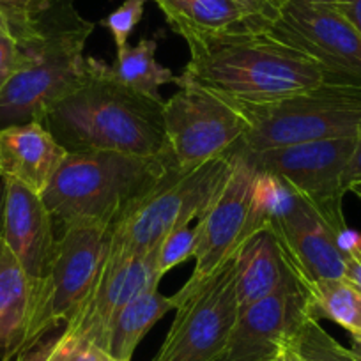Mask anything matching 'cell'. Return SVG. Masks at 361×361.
Listing matches in <instances>:
<instances>
[{"instance_id":"obj_8","label":"cell","mask_w":361,"mask_h":361,"mask_svg":"<svg viewBox=\"0 0 361 361\" xmlns=\"http://www.w3.org/2000/svg\"><path fill=\"white\" fill-rule=\"evenodd\" d=\"M177 92L165 102L166 152L177 172H190L243 145L246 121L224 96L185 73L176 78Z\"/></svg>"},{"instance_id":"obj_31","label":"cell","mask_w":361,"mask_h":361,"mask_svg":"<svg viewBox=\"0 0 361 361\" xmlns=\"http://www.w3.org/2000/svg\"><path fill=\"white\" fill-rule=\"evenodd\" d=\"M361 180V124L357 128L356 133V145H354V152L350 156V161L347 165L345 173H343V188L345 192H349L350 186L354 183H360Z\"/></svg>"},{"instance_id":"obj_1","label":"cell","mask_w":361,"mask_h":361,"mask_svg":"<svg viewBox=\"0 0 361 361\" xmlns=\"http://www.w3.org/2000/svg\"><path fill=\"white\" fill-rule=\"evenodd\" d=\"M20 47L22 64L0 92V130L47 117L51 106L82 83L83 55L96 23L78 13L75 0H34L4 11Z\"/></svg>"},{"instance_id":"obj_39","label":"cell","mask_w":361,"mask_h":361,"mask_svg":"<svg viewBox=\"0 0 361 361\" xmlns=\"http://www.w3.org/2000/svg\"><path fill=\"white\" fill-rule=\"evenodd\" d=\"M349 192H353L354 195H356L357 199L361 200V180H360V183H354V185L349 188Z\"/></svg>"},{"instance_id":"obj_37","label":"cell","mask_w":361,"mask_h":361,"mask_svg":"<svg viewBox=\"0 0 361 361\" xmlns=\"http://www.w3.org/2000/svg\"><path fill=\"white\" fill-rule=\"evenodd\" d=\"M349 350L356 357V361H361V335H353V345Z\"/></svg>"},{"instance_id":"obj_3","label":"cell","mask_w":361,"mask_h":361,"mask_svg":"<svg viewBox=\"0 0 361 361\" xmlns=\"http://www.w3.org/2000/svg\"><path fill=\"white\" fill-rule=\"evenodd\" d=\"M180 37L190 50L185 75L235 102L286 98L333 78L314 59L273 37L267 30L186 32Z\"/></svg>"},{"instance_id":"obj_24","label":"cell","mask_w":361,"mask_h":361,"mask_svg":"<svg viewBox=\"0 0 361 361\" xmlns=\"http://www.w3.org/2000/svg\"><path fill=\"white\" fill-rule=\"evenodd\" d=\"M300 202L301 199L298 197V193L287 185L286 180L280 179L275 173L257 169L252 199H250L246 238H250L253 232L260 231V228H266L273 221L290 214L300 206Z\"/></svg>"},{"instance_id":"obj_32","label":"cell","mask_w":361,"mask_h":361,"mask_svg":"<svg viewBox=\"0 0 361 361\" xmlns=\"http://www.w3.org/2000/svg\"><path fill=\"white\" fill-rule=\"evenodd\" d=\"M15 361H59V357L57 354H55L54 345H51L50 336H47V338L41 340L37 345H34L32 349L20 354Z\"/></svg>"},{"instance_id":"obj_5","label":"cell","mask_w":361,"mask_h":361,"mask_svg":"<svg viewBox=\"0 0 361 361\" xmlns=\"http://www.w3.org/2000/svg\"><path fill=\"white\" fill-rule=\"evenodd\" d=\"M228 102L245 117L243 147L250 152L353 138L361 124V83L340 78L269 102Z\"/></svg>"},{"instance_id":"obj_35","label":"cell","mask_w":361,"mask_h":361,"mask_svg":"<svg viewBox=\"0 0 361 361\" xmlns=\"http://www.w3.org/2000/svg\"><path fill=\"white\" fill-rule=\"evenodd\" d=\"M34 2V0H0V9L2 11H16V9H23Z\"/></svg>"},{"instance_id":"obj_10","label":"cell","mask_w":361,"mask_h":361,"mask_svg":"<svg viewBox=\"0 0 361 361\" xmlns=\"http://www.w3.org/2000/svg\"><path fill=\"white\" fill-rule=\"evenodd\" d=\"M238 314L234 255L176 308V319L152 361H214L227 345Z\"/></svg>"},{"instance_id":"obj_30","label":"cell","mask_w":361,"mask_h":361,"mask_svg":"<svg viewBox=\"0 0 361 361\" xmlns=\"http://www.w3.org/2000/svg\"><path fill=\"white\" fill-rule=\"evenodd\" d=\"M235 4L245 9L246 15L259 23L262 29H269L283 9V0H234Z\"/></svg>"},{"instance_id":"obj_36","label":"cell","mask_w":361,"mask_h":361,"mask_svg":"<svg viewBox=\"0 0 361 361\" xmlns=\"http://www.w3.org/2000/svg\"><path fill=\"white\" fill-rule=\"evenodd\" d=\"M4 202H6V177L0 176V239L4 227Z\"/></svg>"},{"instance_id":"obj_15","label":"cell","mask_w":361,"mask_h":361,"mask_svg":"<svg viewBox=\"0 0 361 361\" xmlns=\"http://www.w3.org/2000/svg\"><path fill=\"white\" fill-rule=\"evenodd\" d=\"M298 286L307 293L321 280H338L345 275V257L336 245V234L324 218L301 199L287 216L267 225Z\"/></svg>"},{"instance_id":"obj_22","label":"cell","mask_w":361,"mask_h":361,"mask_svg":"<svg viewBox=\"0 0 361 361\" xmlns=\"http://www.w3.org/2000/svg\"><path fill=\"white\" fill-rule=\"evenodd\" d=\"M156 39H142L135 47L124 44L117 48V59L110 66V75L124 87L154 99H163L159 87L176 83L177 76L156 61Z\"/></svg>"},{"instance_id":"obj_13","label":"cell","mask_w":361,"mask_h":361,"mask_svg":"<svg viewBox=\"0 0 361 361\" xmlns=\"http://www.w3.org/2000/svg\"><path fill=\"white\" fill-rule=\"evenodd\" d=\"M161 279L156 264V248L144 255L106 257L94 289L64 329L106 349L114 319L138 296L158 289Z\"/></svg>"},{"instance_id":"obj_38","label":"cell","mask_w":361,"mask_h":361,"mask_svg":"<svg viewBox=\"0 0 361 361\" xmlns=\"http://www.w3.org/2000/svg\"><path fill=\"white\" fill-rule=\"evenodd\" d=\"M289 0H283V4H287ZM303 2H314V4H326V6H333L335 8L338 4V0H303Z\"/></svg>"},{"instance_id":"obj_2","label":"cell","mask_w":361,"mask_h":361,"mask_svg":"<svg viewBox=\"0 0 361 361\" xmlns=\"http://www.w3.org/2000/svg\"><path fill=\"white\" fill-rule=\"evenodd\" d=\"M163 99L124 87L110 75V64L89 57L85 78L55 103L43 119L68 152L166 154Z\"/></svg>"},{"instance_id":"obj_28","label":"cell","mask_w":361,"mask_h":361,"mask_svg":"<svg viewBox=\"0 0 361 361\" xmlns=\"http://www.w3.org/2000/svg\"><path fill=\"white\" fill-rule=\"evenodd\" d=\"M145 2L147 0H124L116 11L110 13L102 22V25L106 27L112 34L117 48H123L124 44H128L131 32L144 16Z\"/></svg>"},{"instance_id":"obj_29","label":"cell","mask_w":361,"mask_h":361,"mask_svg":"<svg viewBox=\"0 0 361 361\" xmlns=\"http://www.w3.org/2000/svg\"><path fill=\"white\" fill-rule=\"evenodd\" d=\"M22 64L18 41L9 25L8 15L0 9V92L16 75Z\"/></svg>"},{"instance_id":"obj_12","label":"cell","mask_w":361,"mask_h":361,"mask_svg":"<svg viewBox=\"0 0 361 361\" xmlns=\"http://www.w3.org/2000/svg\"><path fill=\"white\" fill-rule=\"evenodd\" d=\"M267 32L314 59L333 78L361 83V34L333 6L289 0Z\"/></svg>"},{"instance_id":"obj_4","label":"cell","mask_w":361,"mask_h":361,"mask_svg":"<svg viewBox=\"0 0 361 361\" xmlns=\"http://www.w3.org/2000/svg\"><path fill=\"white\" fill-rule=\"evenodd\" d=\"M172 169L169 152L161 156L68 152L41 197L51 216L64 227L112 231L119 218Z\"/></svg>"},{"instance_id":"obj_25","label":"cell","mask_w":361,"mask_h":361,"mask_svg":"<svg viewBox=\"0 0 361 361\" xmlns=\"http://www.w3.org/2000/svg\"><path fill=\"white\" fill-rule=\"evenodd\" d=\"M273 361H356L319 326L317 319L307 317L303 324L282 343Z\"/></svg>"},{"instance_id":"obj_9","label":"cell","mask_w":361,"mask_h":361,"mask_svg":"<svg viewBox=\"0 0 361 361\" xmlns=\"http://www.w3.org/2000/svg\"><path fill=\"white\" fill-rule=\"evenodd\" d=\"M354 145L356 137L328 138L246 152L255 169L275 173L286 180L300 199L324 218L338 238L340 232L347 228L342 211L343 193H347L343 188V173Z\"/></svg>"},{"instance_id":"obj_21","label":"cell","mask_w":361,"mask_h":361,"mask_svg":"<svg viewBox=\"0 0 361 361\" xmlns=\"http://www.w3.org/2000/svg\"><path fill=\"white\" fill-rule=\"evenodd\" d=\"M170 310H176L170 298L158 289H151L131 301L114 319L106 340V350L117 361H131L138 343L144 340L149 329Z\"/></svg>"},{"instance_id":"obj_20","label":"cell","mask_w":361,"mask_h":361,"mask_svg":"<svg viewBox=\"0 0 361 361\" xmlns=\"http://www.w3.org/2000/svg\"><path fill=\"white\" fill-rule=\"evenodd\" d=\"M170 29L183 36L186 32L225 34L234 30L262 29L234 0H159Z\"/></svg>"},{"instance_id":"obj_18","label":"cell","mask_w":361,"mask_h":361,"mask_svg":"<svg viewBox=\"0 0 361 361\" xmlns=\"http://www.w3.org/2000/svg\"><path fill=\"white\" fill-rule=\"evenodd\" d=\"M298 286L269 228H260L235 252V293L239 310L286 287ZM300 287V286H298Z\"/></svg>"},{"instance_id":"obj_34","label":"cell","mask_w":361,"mask_h":361,"mask_svg":"<svg viewBox=\"0 0 361 361\" xmlns=\"http://www.w3.org/2000/svg\"><path fill=\"white\" fill-rule=\"evenodd\" d=\"M343 16L350 22V25L361 34V0H338L335 6Z\"/></svg>"},{"instance_id":"obj_26","label":"cell","mask_w":361,"mask_h":361,"mask_svg":"<svg viewBox=\"0 0 361 361\" xmlns=\"http://www.w3.org/2000/svg\"><path fill=\"white\" fill-rule=\"evenodd\" d=\"M197 245H199V225L195 227L188 225L166 234L156 246V264L159 273L165 276L170 269L195 257Z\"/></svg>"},{"instance_id":"obj_23","label":"cell","mask_w":361,"mask_h":361,"mask_svg":"<svg viewBox=\"0 0 361 361\" xmlns=\"http://www.w3.org/2000/svg\"><path fill=\"white\" fill-rule=\"evenodd\" d=\"M305 294L312 317L329 319L350 335H361V290L349 280H321Z\"/></svg>"},{"instance_id":"obj_19","label":"cell","mask_w":361,"mask_h":361,"mask_svg":"<svg viewBox=\"0 0 361 361\" xmlns=\"http://www.w3.org/2000/svg\"><path fill=\"white\" fill-rule=\"evenodd\" d=\"M36 282L0 239V361H15L22 349Z\"/></svg>"},{"instance_id":"obj_14","label":"cell","mask_w":361,"mask_h":361,"mask_svg":"<svg viewBox=\"0 0 361 361\" xmlns=\"http://www.w3.org/2000/svg\"><path fill=\"white\" fill-rule=\"evenodd\" d=\"M310 317L301 287H286L239 310L227 345L214 361H273L282 343Z\"/></svg>"},{"instance_id":"obj_7","label":"cell","mask_w":361,"mask_h":361,"mask_svg":"<svg viewBox=\"0 0 361 361\" xmlns=\"http://www.w3.org/2000/svg\"><path fill=\"white\" fill-rule=\"evenodd\" d=\"M109 241L110 231L105 228L64 227L50 266L36 282L20 354L32 349L55 329L64 328L78 314L102 273Z\"/></svg>"},{"instance_id":"obj_16","label":"cell","mask_w":361,"mask_h":361,"mask_svg":"<svg viewBox=\"0 0 361 361\" xmlns=\"http://www.w3.org/2000/svg\"><path fill=\"white\" fill-rule=\"evenodd\" d=\"M2 239L27 275L37 282L50 266L57 246L54 216L43 197L13 179H6Z\"/></svg>"},{"instance_id":"obj_6","label":"cell","mask_w":361,"mask_h":361,"mask_svg":"<svg viewBox=\"0 0 361 361\" xmlns=\"http://www.w3.org/2000/svg\"><path fill=\"white\" fill-rule=\"evenodd\" d=\"M234 152L190 172L170 170L156 188L135 202L114 225L106 257L144 255L152 252L166 234L202 218L231 176Z\"/></svg>"},{"instance_id":"obj_11","label":"cell","mask_w":361,"mask_h":361,"mask_svg":"<svg viewBox=\"0 0 361 361\" xmlns=\"http://www.w3.org/2000/svg\"><path fill=\"white\" fill-rule=\"evenodd\" d=\"M257 169L246 149L238 147L232 156V172L213 206L199 220V245L195 253V269L188 282L170 300L179 308L197 293L211 276L235 255L246 238L250 199Z\"/></svg>"},{"instance_id":"obj_27","label":"cell","mask_w":361,"mask_h":361,"mask_svg":"<svg viewBox=\"0 0 361 361\" xmlns=\"http://www.w3.org/2000/svg\"><path fill=\"white\" fill-rule=\"evenodd\" d=\"M50 340L59 361H117L98 343L82 338L64 328L55 336H50Z\"/></svg>"},{"instance_id":"obj_40","label":"cell","mask_w":361,"mask_h":361,"mask_svg":"<svg viewBox=\"0 0 361 361\" xmlns=\"http://www.w3.org/2000/svg\"><path fill=\"white\" fill-rule=\"evenodd\" d=\"M154 2H156V4H158V2H159V0H154Z\"/></svg>"},{"instance_id":"obj_17","label":"cell","mask_w":361,"mask_h":361,"mask_svg":"<svg viewBox=\"0 0 361 361\" xmlns=\"http://www.w3.org/2000/svg\"><path fill=\"white\" fill-rule=\"evenodd\" d=\"M68 151L43 123L32 121L0 130V176L43 195Z\"/></svg>"},{"instance_id":"obj_33","label":"cell","mask_w":361,"mask_h":361,"mask_svg":"<svg viewBox=\"0 0 361 361\" xmlns=\"http://www.w3.org/2000/svg\"><path fill=\"white\" fill-rule=\"evenodd\" d=\"M345 275L343 279L349 280L354 287L361 290V250L345 253Z\"/></svg>"}]
</instances>
